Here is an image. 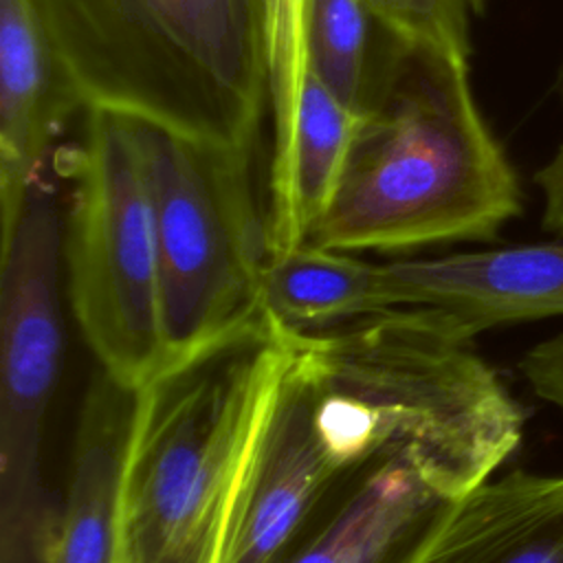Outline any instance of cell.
Wrapping results in <instances>:
<instances>
[{
	"instance_id": "obj_1",
	"label": "cell",
	"mask_w": 563,
	"mask_h": 563,
	"mask_svg": "<svg viewBox=\"0 0 563 563\" xmlns=\"http://www.w3.org/2000/svg\"><path fill=\"white\" fill-rule=\"evenodd\" d=\"M288 336L336 475L402 460L433 490L462 499L521 442L519 405L440 310L391 308Z\"/></svg>"
},
{
	"instance_id": "obj_2",
	"label": "cell",
	"mask_w": 563,
	"mask_h": 563,
	"mask_svg": "<svg viewBox=\"0 0 563 563\" xmlns=\"http://www.w3.org/2000/svg\"><path fill=\"white\" fill-rule=\"evenodd\" d=\"M521 209L468 57L378 33L343 174L308 242L345 253L488 242Z\"/></svg>"
},
{
	"instance_id": "obj_3",
	"label": "cell",
	"mask_w": 563,
	"mask_h": 563,
	"mask_svg": "<svg viewBox=\"0 0 563 563\" xmlns=\"http://www.w3.org/2000/svg\"><path fill=\"white\" fill-rule=\"evenodd\" d=\"M288 330L262 312L136 391L114 563H222Z\"/></svg>"
},
{
	"instance_id": "obj_4",
	"label": "cell",
	"mask_w": 563,
	"mask_h": 563,
	"mask_svg": "<svg viewBox=\"0 0 563 563\" xmlns=\"http://www.w3.org/2000/svg\"><path fill=\"white\" fill-rule=\"evenodd\" d=\"M84 110L249 150L268 106L260 0H31Z\"/></svg>"
},
{
	"instance_id": "obj_5",
	"label": "cell",
	"mask_w": 563,
	"mask_h": 563,
	"mask_svg": "<svg viewBox=\"0 0 563 563\" xmlns=\"http://www.w3.org/2000/svg\"><path fill=\"white\" fill-rule=\"evenodd\" d=\"M130 125L156 229L167 367L262 312L266 209L253 187V152Z\"/></svg>"
},
{
	"instance_id": "obj_6",
	"label": "cell",
	"mask_w": 563,
	"mask_h": 563,
	"mask_svg": "<svg viewBox=\"0 0 563 563\" xmlns=\"http://www.w3.org/2000/svg\"><path fill=\"white\" fill-rule=\"evenodd\" d=\"M68 178L70 308L99 367L139 389L165 367V341L156 229L130 119L86 110Z\"/></svg>"
},
{
	"instance_id": "obj_7",
	"label": "cell",
	"mask_w": 563,
	"mask_h": 563,
	"mask_svg": "<svg viewBox=\"0 0 563 563\" xmlns=\"http://www.w3.org/2000/svg\"><path fill=\"white\" fill-rule=\"evenodd\" d=\"M0 563H40L55 508L42 438L62 365L64 227L40 178L0 205Z\"/></svg>"
},
{
	"instance_id": "obj_8",
	"label": "cell",
	"mask_w": 563,
	"mask_h": 563,
	"mask_svg": "<svg viewBox=\"0 0 563 563\" xmlns=\"http://www.w3.org/2000/svg\"><path fill=\"white\" fill-rule=\"evenodd\" d=\"M341 477L321 453L308 385L292 363L288 336V358L240 490L222 563H279Z\"/></svg>"
},
{
	"instance_id": "obj_9",
	"label": "cell",
	"mask_w": 563,
	"mask_h": 563,
	"mask_svg": "<svg viewBox=\"0 0 563 563\" xmlns=\"http://www.w3.org/2000/svg\"><path fill=\"white\" fill-rule=\"evenodd\" d=\"M391 308L444 312L462 334L563 314V242L515 244L383 264Z\"/></svg>"
},
{
	"instance_id": "obj_10",
	"label": "cell",
	"mask_w": 563,
	"mask_h": 563,
	"mask_svg": "<svg viewBox=\"0 0 563 563\" xmlns=\"http://www.w3.org/2000/svg\"><path fill=\"white\" fill-rule=\"evenodd\" d=\"M460 499L402 460L347 471L279 563H416Z\"/></svg>"
},
{
	"instance_id": "obj_11",
	"label": "cell",
	"mask_w": 563,
	"mask_h": 563,
	"mask_svg": "<svg viewBox=\"0 0 563 563\" xmlns=\"http://www.w3.org/2000/svg\"><path fill=\"white\" fill-rule=\"evenodd\" d=\"M136 391L103 369L90 380L77 420L66 497L53 512L40 563H114Z\"/></svg>"
},
{
	"instance_id": "obj_12",
	"label": "cell",
	"mask_w": 563,
	"mask_h": 563,
	"mask_svg": "<svg viewBox=\"0 0 563 563\" xmlns=\"http://www.w3.org/2000/svg\"><path fill=\"white\" fill-rule=\"evenodd\" d=\"M77 108L31 0H0V205L40 178L51 136Z\"/></svg>"
},
{
	"instance_id": "obj_13",
	"label": "cell",
	"mask_w": 563,
	"mask_h": 563,
	"mask_svg": "<svg viewBox=\"0 0 563 563\" xmlns=\"http://www.w3.org/2000/svg\"><path fill=\"white\" fill-rule=\"evenodd\" d=\"M416 563H563V475L517 468L486 479Z\"/></svg>"
},
{
	"instance_id": "obj_14",
	"label": "cell",
	"mask_w": 563,
	"mask_h": 563,
	"mask_svg": "<svg viewBox=\"0 0 563 563\" xmlns=\"http://www.w3.org/2000/svg\"><path fill=\"white\" fill-rule=\"evenodd\" d=\"M358 112L308 70L284 165L268 174V260L308 242L343 174Z\"/></svg>"
},
{
	"instance_id": "obj_15",
	"label": "cell",
	"mask_w": 563,
	"mask_h": 563,
	"mask_svg": "<svg viewBox=\"0 0 563 563\" xmlns=\"http://www.w3.org/2000/svg\"><path fill=\"white\" fill-rule=\"evenodd\" d=\"M262 308L299 332L328 330L391 310L383 264L310 242L268 260L262 277Z\"/></svg>"
},
{
	"instance_id": "obj_16",
	"label": "cell",
	"mask_w": 563,
	"mask_h": 563,
	"mask_svg": "<svg viewBox=\"0 0 563 563\" xmlns=\"http://www.w3.org/2000/svg\"><path fill=\"white\" fill-rule=\"evenodd\" d=\"M374 20L365 0H312L310 70L352 110H361L374 48Z\"/></svg>"
},
{
	"instance_id": "obj_17",
	"label": "cell",
	"mask_w": 563,
	"mask_h": 563,
	"mask_svg": "<svg viewBox=\"0 0 563 563\" xmlns=\"http://www.w3.org/2000/svg\"><path fill=\"white\" fill-rule=\"evenodd\" d=\"M312 0H273L264 15V51L268 73V108L273 117V156L268 174L290 152L297 106L308 66V31Z\"/></svg>"
},
{
	"instance_id": "obj_18",
	"label": "cell",
	"mask_w": 563,
	"mask_h": 563,
	"mask_svg": "<svg viewBox=\"0 0 563 563\" xmlns=\"http://www.w3.org/2000/svg\"><path fill=\"white\" fill-rule=\"evenodd\" d=\"M378 33L471 57L468 0H365Z\"/></svg>"
},
{
	"instance_id": "obj_19",
	"label": "cell",
	"mask_w": 563,
	"mask_h": 563,
	"mask_svg": "<svg viewBox=\"0 0 563 563\" xmlns=\"http://www.w3.org/2000/svg\"><path fill=\"white\" fill-rule=\"evenodd\" d=\"M519 369L537 396L563 411V334L530 347L521 356Z\"/></svg>"
},
{
	"instance_id": "obj_20",
	"label": "cell",
	"mask_w": 563,
	"mask_h": 563,
	"mask_svg": "<svg viewBox=\"0 0 563 563\" xmlns=\"http://www.w3.org/2000/svg\"><path fill=\"white\" fill-rule=\"evenodd\" d=\"M534 185L543 194L541 227L563 235V143L534 172Z\"/></svg>"
},
{
	"instance_id": "obj_21",
	"label": "cell",
	"mask_w": 563,
	"mask_h": 563,
	"mask_svg": "<svg viewBox=\"0 0 563 563\" xmlns=\"http://www.w3.org/2000/svg\"><path fill=\"white\" fill-rule=\"evenodd\" d=\"M554 92H556V97L563 101V62H561L559 73H556V79H554Z\"/></svg>"
},
{
	"instance_id": "obj_22",
	"label": "cell",
	"mask_w": 563,
	"mask_h": 563,
	"mask_svg": "<svg viewBox=\"0 0 563 563\" xmlns=\"http://www.w3.org/2000/svg\"><path fill=\"white\" fill-rule=\"evenodd\" d=\"M468 4H471V11H473V15H482V13L486 11V4H488V0H468Z\"/></svg>"
}]
</instances>
